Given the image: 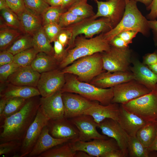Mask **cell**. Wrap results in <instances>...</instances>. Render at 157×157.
I'll use <instances>...</instances> for the list:
<instances>
[{"instance_id":"1","label":"cell","mask_w":157,"mask_h":157,"mask_svg":"<svg viewBox=\"0 0 157 157\" xmlns=\"http://www.w3.org/2000/svg\"><path fill=\"white\" fill-rule=\"evenodd\" d=\"M39 96L26 99L20 111L3 121L0 126V143L13 140L22 142L37 114L40 106Z\"/></svg>"},{"instance_id":"2","label":"cell","mask_w":157,"mask_h":157,"mask_svg":"<svg viewBox=\"0 0 157 157\" xmlns=\"http://www.w3.org/2000/svg\"><path fill=\"white\" fill-rule=\"evenodd\" d=\"M125 0L124 12L120 22L110 31L103 33L104 38L109 43L115 37L124 31H136L146 36L149 34L148 20L138 9L137 2L133 0Z\"/></svg>"},{"instance_id":"3","label":"cell","mask_w":157,"mask_h":157,"mask_svg":"<svg viewBox=\"0 0 157 157\" xmlns=\"http://www.w3.org/2000/svg\"><path fill=\"white\" fill-rule=\"evenodd\" d=\"M110 47L103 33L91 38H87L83 35H79L75 40L74 47L67 50V56L59 63V68L63 69L81 57L106 51Z\"/></svg>"},{"instance_id":"4","label":"cell","mask_w":157,"mask_h":157,"mask_svg":"<svg viewBox=\"0 0 157 157\" xmlns=\"http://www.w3.org/2000/svg\"><path fill=\"white\" fill-rule=\"evenodd\" d=\"M65 82L61 90L62 93L77 94L92 101L106 106L111 103L113 97V87L102 88L90 83L79 80L73 74H65Z\"/></svg>"},{"instance_id":"5","label":"cell","mask_w":157,"mask_h":157,"mask_svg":"<svg viewBox=\"0 0 157 157\" xmlns=\"http://www.w3.org/2000/svg\"><path fill=\"white\" fill-rule=\"evenodd\" d=\"M62 69L65 74L74 75L81 81L89 83L94 77L105 71L101 53L81 57Z\"/></svg>"},{"instance_id":"6","label":"cell","mask_w":157,"mask_h":157,"mask_svg":"<svg viewBox=\"0 0 157 157\" xmlns=\"http://www.w3.org/2000/svg\"><path fill=\"white\" fill-rule=\"evenodd\" d=\"M93 17L87 18L66 27L71 35L67 50L73 48L75 40L77 36L83 35L87 38H91L94 35L105 33L113 28L110 20L102 17L95 19Z\"/></svg>"},{"instance_id":"7","label":"cell","mask_w":157,"mask_h":157,"mask_svg":"<svg viewBox=\"0 0 157 157\" xmlns=\"http://www.w3.org/2000/svg\"><path fill=\"white\" fill-rule=\"evenodd\" d=\"M120 104L126 110L138 115L147 122H157V89Z\"/></svg>"},{"instance_id":"8","label":"cell","mask_w":157,"mask_h":157,"mask_svg":"<svg viewBox=\"0 0 157 157\" xmlns=\"http://www.w3.org/2000/svg\"><path fill=\"white\" fill-rule=\"evenodd\" d=\"M101 53L104 70L111 72L130 71L132 60L129 47L119 48L111 46L109 50Z\"/></svg>"},{"instance_id":"9","label":"cell","mask_w":157,"mask_h":157,"mask_svg":"<svg viewBox=\"0 0 157 157\" xmlns=\"http://www.w3.org/2000/svg\"><path fill=\"white\" fill-rule=\"evenodd\" d=\"M69 142L74 151H83L92 157H103L111 151L120 149L116 141L112 138L109 139H94L91 141L76 140Z\"/></svg>"},{"instance_id":"10","label":"cell","mask_w":157,"mask_h":157,"mask_svg":"<svg viewBox=\"0 0 157 157\" xmlns=\"http://www.w3.org/2000/svg\"><path fill=\"white\" fill-rule=\"evenodd\" d=\"M49 120L43 113L39 107L34 120L29 127L22 141L18 157L28 156Z\"/></svg>"},{"instance_id":"11","label":"cell","mask_w":157,"mask_h":157,"mask_svg":"<svg viewBox=\"0 0 157 157\" xmlns=\"http://www.w3.org/2000/svg\"><path fill=\"white\" fill-rule=\"evenodd\" d=\"M113 97L111 103L125 104L150 93L151 91L134 79L113 87Z\"/></svg>"},{"instance_id":"12","label":"cell","mask_w":157,"mask_h":157,"mask_svg":"<svg viewBox=\"0 0 157 157\" xmlns=\"http://www.w3.org/2000/svg\"><path fill=\"white\" fill-rule=\"evenodd\" d=\"M65 82V74L59 68L40 74L37 88L42 97H46L61 90Z\"/></svg>"},{"instance_id":"13","label":"cell","mask_w":157,"mask_h":157,"mask_svg":"<svg viewBox=\"0 0 157 157\" xmlns=\"http://www.w3.org/2000/svg\"><path fill=\"white\" fill-rule=\"evenodd\" d=\"M62 98L64 107V117L69 119L84 114L95 102L90 100L80 95L64 92Z\"/></svg>"},{"instance_id":"14","label":"cell","mask_w":157,"mask_h":157,"mask_svg":"<svg viewBox=\"0 0 157 157\" xmlns=\"http://www.w3.org/2000/svg\"><path fill=\"white\" fill-rule=\"evenodd\" d=\"M94 1L97 4V11L93 18L95 19L101 17L107 18L111 21L113 28L115 27L120 22L124 15L125 0L102 1L96 0Z\"/></svg>"},{"instance_id":"15","label":"cell","mask_w":157,"mask_h":157,"mask_svg":"<svg viewBox=\"0 0 157 157\" xmlns=\"http://www.w3.org/2000/svg\"><path fill=\"white\" fill-rule=\"evenodd\" d=\"M98 127L103 135L114 139L125 157L128 156V146L129 136L117 121L110 118L105 119L98 124Z\"/></svg>"},{"instance_id":"16","label":"cell","mask_w":157,"mask_h":157,"mask_svg":"<svg viewBox=\"0 0 157 157\" xmlns=\"http://www.w3.org/2000/svg\"><path fill=\"white\" fill-rule=\"evenodd\" d=\"M69 119L79 131V136L76 140L86 142L92 139H107V136L97 131V128L98 124L90 115L83 114Z\"/></svg>"},{"instance_id":"17","label":"cell","mask_w":157,"mask_h":157,"mask_svg":"<svg viewBox=\"0 0 157 157\" xmlns=\"http://www.w3.org/2000/svg\"><path fill=\"white\" fill-rule=\"evenodd\" d=\"M50 134L58 139H68L70 141L76 140L79 131L71 120L65 117L49 119L47 124Z\"/></svg>"},{"instance_id":"18","label":"cell","mask_w":157,"mask_h":157,"mask_svg":"<svg viewBox=\"0 0 157 157\" xmlns=\"http://www.w3.org/2000/svg\"><path fill=\"white\" fill-rule=\"evenodd\" d=\"M62 94L60 90L50 96L40 97V107L43 113L49 119L64 116Z\"/></svg>"},{"instance_id":"19","label":"cell","mask_w":157,"mask_h":157,"mask_svg":"<svg viewBox=\"0 0 157 157\" xmlns=\"http://www.w3.org/2000/svg\"><path fill=\"white\" fill-rule=\"evenodd\" d=\"M133 79H134L133 75L130 71L113 72L104 71L89 83L100 88H107Z\"/></svg>"},{"instance_id":"20","label":"cell","mask_w":157,"mask_h":157,"mask_svg":"<svg viewBox=\"0 0 157 157\" xmlns=\"http://www.w3.org/2000/svg\"><path fill=\"white\" fill-rule=\"evenodd\" d=\"M133 66L130 70L133 75L134 79L151 91L157 89V74L148 66L138 60H132Z\"/></svg>"},{"instance_id":"21","label":"cell","mask_w":157,"mask_h":157,"mask_svg":"<svg viewBox=\"0 0 157 157\" xmlns=\"http://www.w3.org/2000/svg\"><path fill=\"white\" fill-rule=\"evenodd\" d=\"M40 76L31 65L20 67L8 77L7 81L15 85L37 87Z\"/></svg>"},{"instance_id":"22","label":"cell","mask_w":157,"mask_h":157,"mask_svg":"<svg viewBox=\"0 0 157 157\" xmlns=\"http://www.w3.org/2000/svg\"><path fill=\"white\" fill-rule=\"evenodd\" d=\"M120 105L111 103L104 106L96 101L87 109L84 114L91 116L98 124L107 118H110L117 121L119 113Z\"/></svg>"},{"instance_id":"23","label":"cell","mask_w":157,"mask_h":157,"mask_svg":"<svg viewBox=\"0 0 157 157\" xmlns=\"http://www.w3.org/2000/svg\"><path fill=\"white\" fill-rule=\"evenodd\" d=\"M117 121L130 137L136 136L138 131L148 123L138 115L126 110L120 104Z\"/></svg>"},{"instance_id":"24","label":"cell","mask_w":157,"mask_h":157,"mask_svg":"<svg viewBox=\"0 0 157 157\" xmlns=\"http://www.w3.org/2000/svg\"><path fill=\"white\" fill-rule=\"evenodd\" d=\"M40 95L37 87L15 85L7 81L0 83V97L6 99L19 97L27 99Z\"/></svg>"},{"instance_id":"25","label":"cell","mask_w":157,"mask_h":157,"mask_svg":"<svg viewBox=\"0 0 157 157\" xmlns=\"http://www.w3.org/2000/svg\"><path fill=\"white\" fill-rule=\"evenodd\" d=\"M70 141L68 139H58L49 132L47 125L43 128L36 143L28 155L29 157L38 156L43 153L55 146Z\"/></svg>"},{"instance_id":"26","label":"cell","mask_w":157,"mask_h":157,"mask_svg":"<svg viewBox=\"0 0 157 157\" xmlns=\"http://www.w3.org/2000/svg\"><path fill=\"white\" fill-rule=\"evenodd\" d=\"M20 23L21 32L32 36L42 26L41 17L26 8L17 15Z\"/></svg>"},{"instance_id":"27","label":"cell","mask_w":157,"mask_h":157,"mask_svg":"<svg viewBox=\"0 0 157 157\" xmlns=\"http://www.w3.org/2000/svg\"><path fill=\"white\" fill-rule=\"evenodd\" d=\"M59 63L53 56L40 52L37 54L31 66L40 74L59 68Z\"/></svg>"},{"instance_id":"28","label":"cell","mask_w":157,"mask_h":157,"mask_svg":"<svg viewBox=\"0 0 157 157\" xmlns=\"http://www.w3.org/2000/svg\"><path fill=\"white\" fill-rule=\"evenodd\" d=\"M33 47L38 52H44L54 56L53 47L46 34L43 26L33 35Z\"/></svg>"},{"instance_id":"29","label":"cell","mask_w":157,"mask_h":157,"mask_svg":"<svg viewBox=\"0 0 157 157\" xmlns=\"http://www.w3.org/2000/svg\"><path fill=\"white\" fill-rule=\"evenodd\" d=\"M157 133V122H149L138 131L136 136L142 144L148 148L154 141Z\"/></svg>"},{"instance_id":"30","label":"cell","mask_w":157,"mask_h":157,"mask_svg":"<svg viewBox=\"0 0 157 157\" xmlns=\"http://www.w3.org/2000/svg\"><path fill=\"white\" fill-rule=\"evenodd\" d=\"M21 35L20 31L17 29L1 25L0 51L6 50Z\"/></svg>"},{"instance_id":"31","label":"cell","mask_w":157,"mask_h":157,"mask_svg":"<svg viewBox=\"0 0 157 157\" xmlns=\"http://www.w3.org/2000/svg\"><path fill=\"white\" fill-rule=\"evenodd\" d=\"M128 150V156L130 157L152 156L151 154L153 152L145 147L136 136L130 137Z\"/></svg>"},{"instance_id":"32","label":"cell","mask_w":157,"mask_h":157,"mask_svg":"<svg viewBox=\"0 0 157 157\" xmlns=\"http://www.w3.org/2000/svg\"><path fill=\"white\" fill-rule=\"evenodd\" d=\"M33 47V36L25 34L19 37L6 50L14 55Z\"/></svg>"},{"instance_id":"33","label":"cell","mask_w":157,"mask_h":157,"mask_svg":"<svg viewBox=\"0 0 157 157\" xmlns=\"http://www.w3.org/2000/svg\"><path fill=\"white\" fill-rule=\"evenodd\" d=\"M55 146L40 155L38 157H74V151L69 142Z\"/></svg>"},{"instance_id":"34","label":"cell","mask_w":157,"mask_h":157,"mask_svg":"<svg viewBox=\"0 0 157 157\" xmlns=\"http://www.w3.org/2000/svg\"><path fill=\"white\" fill-rule=\"evenodd\" d=\"M7 99L6 107L2 115L0 116L1 121L20 111L26 99L19 97Z\"/></svg>"},{"instance_id":"35","label":"cell","mask_w":157,"mask_h":157,"mask_svg":"<svg viewBox=\"0 0 157 157\" xmlns=\"http://www.w3.org/2000/svg\"><path fill=\"white\" fill-rule=\"evenodd\" d=\"M88 0H80L67 10L84 18L93 17L95 14L92 6L88 3Z\"/></svg>"},{"instance_id":"36","label":"cell","mask_w":157,"mask_h":157,"mask_svg":"<svg viewBox=\"0 0 157 157\" xmlns=\"http://www.w3.org/2000/svg\"><path fill=\"white\" fill-rule=\"evenodd\" d=\"M39 53L33 47L14 55L13 62L19 67L31 65Z\"/></svg>"},{"instance_id":"37","label":"cell","mask_w":157,"mask_h":157,"mask_svg":"<svg viewBox=\"0 0 157 157\" xmlns=\"http://www.w3.org/2000/svg\"><path fill=\"white\" fill-rule=\"evenodd\" d=\"M65 12L61 6H49L41 15L42 26L51 23L58 24L62 13Z\"/></svg>"},{"instance_id":"38","label":"cell","mask_w":157,"mask_h":157,"mask_svg":"<svg viewBox=\"0 0 157 157\" xmlns=\"http://www.w3.org/2000/svg\"><path fill=\"white\" fill-rule=\"evenodd\" d=\"M1 11V15L6 26L21 32L20 22L18 15L16 13L10 8L4 9Z\"/></svg>"},{"instance_id":"39","label":"cell","mask_w":157,"mask_h":157,"mask_svg":"<svg viewBox=\"0 0 157 157\" xmlns=\"http://www.w3.org/2000/svg\"><path fill=\"white\" fill-rule=\"evenodd\" d=\"M86 18L67 10L61 14L58 24L62 28H65L77 23Z\"/></svg>"},{"instance_id":"40","label":"cell","mask_w":157,"mask_h":157,"mask_svg":"<svg viewBox=\"0 0 157 157\" xmlns=\"http://www.w3.org/2000/svg\"><path fill=\"white\" fill-rule=\"evenodd\" d=\"M26 8L40 15L50 6L45 0H24Z\"/></svg>"},{"instance_id":"41","label":"cell","mask_w":157,"mask_h":157,"mask_svg":"<svg viewBox=\"0 0 157 157\" xmlns=\"http://www.w3.org/2000/svg\"><path fill=\"white\" fill-rule=\"evenodd\" d=\"M22 142L13 140L0 143V155H8L19 151Z\"/></svg>"},{"instance_id":"42","label":"cell","mask_w":157,"mask_h":157,"mask_svg":"<svg viewBox=\"0 0 157 157\" xmlns=\"http://www.w3.org/2000/svg\"><path fill=\"white\" fill-rule=\"evenodd\" d=\"M44 31L50 42H53L57 39L63 28L56 23H51L43 26Z\"/></svg>"},{"instance_id":"43","label":"cell","mask_w":157,"mask_h":157,"mask_svg":"<svg viewBox=\"0 0 157 157\" xmlns=\"http://www.w3.org/2000/svg\"><path fill=\"white\" fill-rule=\"evenodd\" d=\"M20 67L13 62L0 66V82L7 81L8 77Z\"/></svg>"},{"instance_id":"44","label":"cell","mask_w":157,"mask_h":157,"mask_svg":"<svg viewBox=\"0 0 157 157\" xmlns=\"http://www.w3.org/2000/svg\"><path fill=\"white\" fill-rule=\"evenodd\" d=\"M53 42V56L60 63L66 56L67 51L57 39Z\"/></svg>"},{"instance_id":"45","label":"cell","mask_w":157,"mask_h":157,"mask_svg":"<svg viewBox=\"0 0 157 157\" xmlns=\"http://www.w3.org/2000/svg\"><path fill=\"white\" fill-rule=\"evenodd\" d=\"M9 8L17 15L26 8L24 0H6Z\"/></svg>"},{"instance_id":"46","label":"cell","mask_w":157,"mask_h":157,"mask_svg":"<svg viewBox=\"0 0 157 157\" xmlns=\"http://www.w3.org/2000/svg\"><path fill=\"white\" fill-rule=\"evenodd\" d=\"M71 37V33L66 28H63L57 39L65 48L68 46Z\"/></svg>"},{"instance_id":"47","label":"cell","mask_w":157,"mask_h":157,"mask_svg":"<svg viewBox=\"0 0 157 157\" xmlns=\"http://www.w3.org/2000/svg\"><path fill=\"white\" fill-rule=\"evenodd\" d=\"M138 32L133 30H128L120 33L117 35L124 40L128 44L132 43V40Z\"/></svg>"},{"instance_id":"48","label":"cell","mask_w":157,"mask_h":157,"mask_svg":"<svg viewBox=\"0 0 157 157\" xmlns=\"http://www.w3.org/2000/svg\"><path fill=\"white\" fill-rule=\"evenodd\" d=\"M14 55L6 50L0 51V66L13 62Z\"/></svg>"},{"instance_id":"49","label":"cell","mask_w":157,"mask_h":157,"mask_svg":"<svg viewBox=\"0 0 157 157\" xmlns=\"http://www.w3.org/2000/svg\"><path fill=\"white\" fill-rule=\"evenodd\" d=\"M147 9L150 10L149 13L146 16L149 20H154L157 18V0H152L149 6L146 7Z\"/></svg>"},{"instance_id":"50","label":"cell","mask_w":157,"mask_h":157,"mask_svg":"<svg viewBox=\"0 0 157 157\" xmlns=\"http://www.w3.org/2000/svg\"><path fill=\"white\" fill-rule=\"evenodd\" d=\"M142 63L147 66L157 63V50L145 54L143 57Z\"/></svg>"},{"instance_id":"51","label":"cell","mask_w":157,"mask_h":157,"mask_svg":"<svg viewBox=\"0 0 157 157\" xmlns=\"http://www.w3.org/2000/svg\"><path fill=\"white\" fill-rule=\"evenodd\" d=\"M111 46L119 48L129 47V44L119 36L115 37L109 42Z\"/></svg>"},{"instance_id":"52","label":"cell","mask_w":157,"mask_h":157,"mask_svg":"<svg viewBox=\"0 0 157 157\" xmlns=\"http://www.w3.org/2000/svg\"><path fill=\"white\" fill-rule=\"evenodd\" d=\"M148 25L150 29L152 31L153 34V39L156 46L157 47V20H149Z\"/></svg>"},{"instance_id":"53","label":"cell","mask_w":157,"mask_h":157,"mask_svg":"<svg viewBox=\"0 0 157 157\" xmlns=\"http://www.w3.org/2000/svg\"><path fill=\"white\" fill-rule=\"evenodd\" d=\"M103 157H125L124 155L120 149L111 151L106 154Z\"/></svg>"},{"instance_id":"54","label":"cell","mask_w":157,"mask_h":157,"mask_svg":"<svg viewBox=\"0 0 157 157\" xmlns=\"http://www.w3.org/2000/svg\"><path fill=\"white\" fill-rule=\"evenodd\" d=\"M80 0H63V3L61 8L65 11L68 9Z\"/></svg>"},{"instance_id":"55","label":"cell","mask_w":157,"mask_h":157,"mask_svg":"<svg viewBox=\"0 0 157 157\" xmlns=\"http://www.w3.org/2000/svg\"><path fill=\"white\" fill-rule=\"evenodd\" d=\"M46 2L51 6H61L63 0H45Z\"/></svg>"},{"instance_id":"56","label":"cell","mask_w":157,"mask_h":157,"mask_svg":"<svg viewBox=\"0 0 157 157\" xmlns=\"http://www.w3.org/2000/svg\"><path fill=\"white\" fill-rule=\"evenodd\" d=\"M7 101V99L6 98L2 97H0V116L2 115L4 110Z\"/></svg>"},{"instance_id":"57","label":"cell","mask_w":157,"mask_h":157,"mask_svg":"<svg viewBox=\"0 0 157 157\" xmlns=\"http://www.w3.org/2000/svg\"><path fill=\"white\" fill-rule=\"evenodd\" d=\"M74 157H92L86 152L78 151H76Z\"/></svg>"},{"instance_id":"58","label":"cell","mask_w":157,"mask_h":157,"mask_svg":"<svg viewBox=\"0 0 157 157\" xmlns=\"http://www.w3.org/2000/svg\"><path fill=\"white\" fill-rule=\"evenodd\" d=\"M148 149L150 151H155L157 152V133L154 141Z\"/></svg>"},{"instance_id":"59","label":"cell","mask_w":157,"mask_h":157,"mask_svg":"<svg viewBox=\"0 0 157 157\" xmlns=\"http://www.w3.org/2000/svg\"><path fill=\"white\" fill-rule=\"evenodd\" d=\"M9 8L6 0H0V10L5 9Z\"/></svg>"},{"instance_id":"60","label":"cell","mask_w":157,"mask_h":157,"mask_svg":"<svg viewBox=\"0 0 157 157\" xmlns=\"http://www.w3.org/2000/svg\"><path fill=\"white\" fill-rule=\"evenodd\" d=\"M136 2H140L144 4L146 7H147L151 4L152 0H133Z\"/></svg>"},{"instance_id":"61","label":"cell","mask_w":157,"mask_h":157,"mask_svg":"<svg viewBox=\"0 0 157 157\" xmlns=\"http://www.w3.org/2000/svg\"><path fill=\"white\" fill-rule=\"evenodd\" d=\"M147 66L154 73L157 74V63Z\"/></svg>"},{"instance_id":"62","label":"cell","mask_w":157,"mask_h":157,"mask_svg":"<svg viewBox=\"0 0 157 157\" xmlns=\"http://www.w3.org/2000/svg\"><path fill=\"white\" fill-rule=\"evenodd\" d=\"M109 0H106V1H109Z\"/></svg>"},{"instance_id":"63","label":"cell","mask_w":157,"mask_h":157,"mask_svg":"<svg viewBox=\"0 0 157 157\" xmlns=\"http://www.w3.org/2000/svg\"><path fill=\"white\" fill-rule=\"evenodd\" d=\"M94 1L95 0H93Z\"/></svg>"},{"instance_id":"64","label":"cell","mask_w":157,"mask_h":157,"mask_svg":"<svg viewBox=\"0 0 157 157\" xmlns=\"http://www.w3.org/2000/svg\"><path fill=\"white\" fill-rule=\"evenodd\" d=\"M156 86H157V85H156Z\"/></svg>"}]
</instances>
